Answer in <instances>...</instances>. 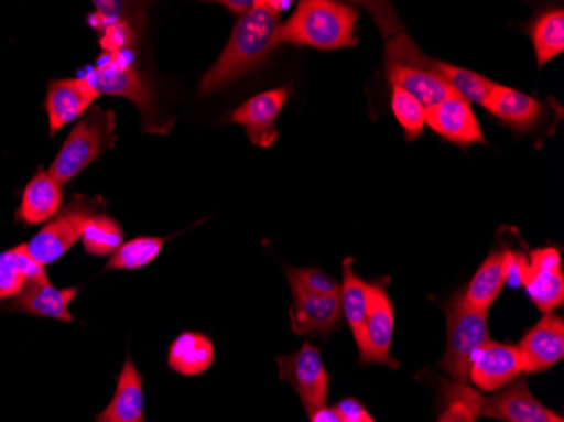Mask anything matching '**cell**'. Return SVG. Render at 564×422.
<instances>
[{"label":"cell","instance_id":"cell-1","mask_svg":"<svg viewBox=\"0 0 564 422\" xmlns=\"http://www.w3.org/2000/svg\"><path fill=\"white\" fill-rule=\"evenodd\" d=\"M369 11L386 40V73L392 87L413 95L426 109L455 94L440 75L436 62L405 33L394 11L383 4H369Z\"/></svg>","mask_w":564,"mask_h":422},{"label":"cell","instance_id":"cell-2","mask_svg":"<svg viewBox=\"0 0 564 422\" xmlns=\"http://www.w3.org/2000/svg\"><path fill=\"white\" fill-rule=\"evenodd\" d=\"M281 14L272 2H256L252 11L237 22L220 58L203 76L199 85L202 95L220 90L264 62L269 53L281 44Z\"/></svg>","mask_w":564,"mask_h":422},{"label":"cell","instance_id":"cell-3","mask_svg":"<svg viewBox=\"0 0 564 422\" xmlns=\"http://www.w3.org/2000/svg\"><path fill=\"white\" fill-rule=\"evenodd\" d=\"M354 6L332 0H303L290 21L279 31V43L335 51L357 44V22Z\"/></svg>","mask_w":564,"mask_h":422},{"label":"cell","instance_id":"cell-4","mask_svg":"<svg viewBox=\"0 0 564 422\" xmlns=\"http://www.w3.org/2000/svg\"><path fill=\"white\" fill-rule=\"evenodd\" d=\"M116 113L91 107L80 122L73 127L62 151L47 173L59 184L68 183L76 174L87 170L104 152L116 144Z\"/></svg>","mask_w":564,"mask_h":422},{"label":"cell","instance_id":"cell-5","mask_svg":"<svg viewBox=\"0 0 564 422\" xmlns=\"http://www.w3.org/2000/svg\"><path fill=\"white\" fill-rule=\"evenodd\" d=\"M446 348L440 368L453 380H468V368L475 351L489 342V311L467 306L458 293L445 304Z\"/></svg>","mask_w":564,"mask_h":422},{"label":"cell","instance_id":"cell-6","mask_svg":"<svg viewBox=\"0 0 564 422\" xmlns=\"http://www.w3.org/2000/svg\"><path fill=\"white\" fill-rule=\"evenodd\" d=\"M97 203L98 199L75 196L34 235L30 242L25 244V250L31 259L40 268H46L62 259L82 239L85 225L97 214Z\"/></svg>","mask_w":564,"mask_h":422},{"label":"cell","instance_id":"cell-7","mask_svg":"<svg viewBox=\"0 0 564 422\" xmlns=\"http://www.w3.org/2000/svg\"><path fill=\"white\" fill-rule=\"evenodd\" d=\"M107 56H109V62L101 63L85 75L91 87L98 91V95H116V97H123L132 101L141 112L145 130L166 132L158 122L160 113H158L151 90L142 80L138 69L129 62V55L120 53V55Z\"/></svg>","mask_w":564,"mask_h":422},{"label":"cell","instance_id":"cell-8","mask_svg":"<svg viewBox=\"0 0 564 422\" xmlns=\"http://www.w3.org/2000/svg\"><path fill=\"white\" fill-rule=\"evenodd\" d=\"M278 365L279 379L296 390L307 415L326 405L329 377L318 348L306 342L296 354L279 357Z\"/></svg>","mask_w":564,"mask_h":422},{"label":"cell","instance_id":"cell-9","mask_svg":"<svg viewBox=\"0 0 564 422\" xmlns=\"http://www.w3.org/2000/svg\"><path fill=\"white\" fill-rule=\"evenodd\" d=\"M522 372L524 361L519 348L489 339L471 357L468 379L477 390L496 392L514 382Z\"/></svg>","mask_w":564,"mask_h":422},{"label":"cell","instance_id":"cell-10","mask_svg":"<svg viewBox=\"0 0 564 422\" xmlns=\"http://www.w3.org/2000/svg\"><path fill=\"white\" fill-rule=\"evenodd\" d=\"M524 289L529 300L541 313H554L563 304V263L556 247H543L529 253Z\"/></svg>","mask_w":564,"mask_h":422},{"label":"cell","instance_id":"cell-11","mask_svg":"<svg viewBox=\"0 0 564 422\" xmlns=\"http://www.w3.org/2000/svg\"><path fill=\"white\" fill-rule=\"evenodd\" d=\"M394 306L388 288L382 281L367 282V342L369 357L367 365L382 364L398 368L399 361L391 357L394 339Z\"/></svg>","mask_w":564,"mask_h":422},{"label":"cell","instance_id":"cell-12","mask_svg":"<svg viewBox=\"0 0 564 422\" xmlns=\"http://www.w3.org/2000/svg\"><path fill=\"white\" fill-rule=\"evenodd\" d=\"M426 126L459 148L487 144L470 101L456 94L449 95L445 100L427 109Z\"/></svg>","mask_w":564,"mask_h":422},{"label":"cell","instance_id":"cell-13","mask_svg":"<svg viewBox=\"0 0 564 422\" xmlns=\"http://www.w3.org/2000/svg\"><path fill=\"white\" fill-rule=\"evenodd\" d=\"M481 418L502 422H564L561 415L534 398L524 379H516L492 398L485 399Z\"/></svg>","mask_w":564,"mask_h":422},{"label":"cell","instance_id":"cell-14","mask_svg":"<svg viewBox=\"0 0 564 422\" xmlns=\"http://www.w3.org/2000/svg\"><path fill=\"white\" fill-rule=\"evenodd\" d=\"M78 294V289H58L51 284L46 272L36 275L25 282L18 296L8 300L0 311H15V313L34 314L41 318L59 320V322H72L69 304Z\"/></svg>","mask_w":564,"mask_h":422},{"label":"cell","instance_id":"cell-15","mask_svg":"<svg viewBox=\"0 0 564 422\" xmlns=\"http://www.w3.org/2000/svg\"><path fill=\"white\" fill-rule=\"evenodd\" d=\"M286 100V88L262 91L240 105L239 109L234 110L227 120L242 126L253 145L271 148L279 136L275 120Z\"/></svg>","mask_w":564,"mask_h":422},{"label":"cell","instance_id":"cell-16","mask_svg":"<svg viewBox=\"0 0 564 422\" xmlns=\"http://www.w3.org/2000/svg\"><path fill=\"white\" fill-rule=\"evenodd\" d=\"M524 361L525 374L546 372L547 368L563 360L564 320L557 314H544L518 345Z\"/></svg>","mask_w":564,"mask_h":422},{"label":"cell","instance_id":"cell-17","mask_svg":"<svg viewBox=\"0 0 564 422\" xmlns=\"http://www.w3.org/2000/svg\"><path fill=\"white\" fill-rule=\"evenodd\" d=\"M100 95L85 76L51 82L46 101H44L51 136H55L66 123L85 116L94 107V101Z\"/></svg>","mask_w":564,"mask_h":422},{"label":"cell","instance_id":"cell-18","mask_svg":"<svg viewBox=\"0 0 564 422\" xmlns=\"http://www.w3.org/2000/svg\"><path fill=\"white\" fill-rule=\"evenodd\" d=\"M291 326L296 335L319 333L328 338L332 333L341 326L340 294L335 296H307V294H293L291 306Z\"/></svg>","mask_w":564,"mask_h":422},{"label":"cell","instance_id":"cell-19","mask_svg":"<svg viewBox=\"0 0 564 422\" xmlns=\"http://www.w3.org/2000/svg\"><path fill=\"white\" fill-rule=\"evenodd\" d=\"M95 422H145L142 376L132 358H127L123 364L112 402L95 418Z\"/></svg>","mask_w":564,"mask_h":422},{"label":"cell","instance_id":"cell-20","mask_svg":"<svg viewBox=\"0 0 564 422\" xmlns=\"http://www.w3.org/2000/svg\"><path fill=\"white\" fill-rule=\"evenodd\" d=\"M62 205V184L47 171L37 170L22 193L21 206L15 218L30 225L44 224L58 214Z\"/></svg>","mask_w":564,"mask_h":422},{"label":"cell","instance_id":"cell-21","mask_svg":"<svg viewBox=\"0 0 564 422\" xmlns=\"http://www.w3.org/2000/svg\"><path fill=\"white\" fill-rule=\"evenodd\" d=\"M341 313L354 333L360 351V364L367 365L369 342H367V282L354 271V259H345L344 281H341Z\"/></svg>","mask_w":564,"mask_h":422},{"label":"cell","instance_id":"cell-22","mask_svg":"<svg viewBox=\"0 0 564 422\" xmlns=\"http://www.w3.org/2000/svg\"><path fill=\"white\" fill-rule=\"evenodd\" d=\"M484 107L516 130L532 129L543 116V105L540 101L503 85H497Z\"/></svg>","mask_w":564,"mask_h":422},{"label":"cell","instance_id":"cell-23","mask_svg":"<svg viewBox=\"0 0 564 422\" xmlns=\"http://www.w3.org/2000/svg\"><path fill=\"white\" fill-rule=\"evenodd\" d=\"M503 253L506 249H496L481 263L480 269L475 272L471 281L465 288L458 289L459 300L467 306L477 310L489 311L496 303L499 294L506 285V272H503Z\"/></svg>","mask_w":564,"mask_h":422},{"label":"cell","instance_id":"cell-24","mask_svg":"<svg viewBox=\"0 0 564 422\" xmlns=\"http://www.w3.org/2000/svg\"><path fill=\"white\" fill-rule=\"evenodd\" d=\"M484 393L464 380H442L436 422H477L485 405Z\"/></svg>","mask_w":564,"mask_h":422},{"label":"cell","instance_id":"cell-25","mask_svg":"<svg viewBox=\"0 0 564 422\" xmlns=\"http://www.w3.org/2000/svg\"><path fill=\"white\" fill-rule=\"evenodd\" d=\"M215 361V347L203 333L185 332L171 343L167 365L185 377L202 376Z\"/></svg>","mask_w":564,"mask_h":422},{"label":"cell","instance_id":"cell-26","mask_svg":"<svg viewBox=\"0 0 564 422\" xmlns=\"http://www.w3.org/2000/svg\"><path fill=\"white\" fill-rule=\"evenodd\" d=\"M43 272L46 271L31 259L25 244L0 253V301L18 296L25 282Z\"/></svg>","mask_w":564,"mask_h":422},{"label":"cell","instance_id":"cell-27","mask_svg":"<svg viewBox=\"0 0 564 422\" xmlns=\"http://www.w3.org/2000/svg\"><path fill=\"white\" fill-rule=\"evenodd\" d=\"M529 36L534 44L538 65L544 66L564 51V12L563 9H551L532 21Z\"/></svg>","mask_w":564,"mask_h":422},{"label":"cell","instance_id":"cell-28","mask_svg":"<svg viewBox=\"0 0 564 422\" xmlns=\"http://www.w3.org/2000/svg\"><path fill=\"white\" fill-rule=\"evenodd\" d=\"M440 75L443 80L449 85L453 91L467 101L481 105L484 107L489 100L497 84L489 80L487 76L478 75L470 69L459 68V66L448 65V63L436 62Z\"/></svg>","mask_w":564,"mask_h":422},{"label":"cell","instance_id":"cell-29","mask_svg":"<svg viewBox=\"0 0 564 422\" xmlns=\"http://www.w3.org/2000/svg\"><path fill=\"white\" fill-rule=\"evenodd\" d=\"M166 239L161 237H138L122 244L107 262L106 271H135L145 268L160 257Z\"/></svg>","mask_w":564,"mask_h":422},{"label":"cell","instance_id":"cell-30","mask_svg":"<svg viewBox=\"0 0 564 422\" xmlns=\"http://www.w3.org/2000/svg\"><path fill=\"white\" fill-rule=\"evenodd\" d=\"M122 227L106 214H95L82 234L85 252L97 257L112 256L122 246Z\"/></svg>","mask_w":564,"mask_h":422},{"label":"cell","instance_id":"cell-31","mask_svg":"<svg viewBox=\"0 0 564 422\" xmlns=\"http://www.w3.org/2000/svg\"><path fill=\"white\" fill-rule=\"evenodd\" d=\"M391 109L409 142L416 141L423 136L427 109L417 98L402 90L401 87H392Z\"/></svg>","mask_w":564,"mask_h":422},{"label":"cell","instance_id":"cell-32","mask_svg":"<svg viewBox=\"0 0 564 422\" xmlns=\"http://www.w3.org/2000/svg\"><path fill=\"white\" fill-rule=\"evenodd\" d=\"M293 294H307V296H335L340 294L341 284L332 275L325 274L315 268H286Z\"/></svg>","mask_w":564,"mask_h":422},{"label":"cell","instance_id":"cell-33","mask_svg":"<svg viewBox=\"0 0 564 422\" xmlns=\"http://www.w3.org/2000/svg\"><path fill=\"white\" fill-rule=\"evenodd\" d=\"M132 43H134V31L122 19H113L104 30V36L100 40L101 47L106 50L107 55L127 53Z\"/></svg>","mask_w":564,"mask_h":422},{"label":"cell","instance_id":"cell-34","mask_svg":"<svg viewBox=\"0 0 564 422\" xmlns=\"http://www.w3.org/2000/svg\"><path fill=\"white\" fill-rule=\"evenodd\" d=\"M503 272H506V285L512 289H524L525 278H528V256L518 250L506 249Z\"/></svg>","mask_w":564,"mask_h":422},{"label":"cell","instance_id":"cell-35","mask_svg":"<svg viewBox=\"0 0 564 422\" xmlns=\"http://www.w3.org/2000/svg\"><path fill=\"white\" fill-rule=\"evenodd\" d=\"M335 411L340 415L341 422H364L372 418L366 405L360 404L357 399L347 398L335 405Z\"/></svg>","mask_w":564,"mask_h":422},{"label":"cell","instance_id":"cell-36","mask_svg":"<svg viewBox=\"0 0 564 422\" xmlns=\"http://www.w3.org/2000/svg\"><path fill=\"white\" fill-rule=\"evenodd\" d=\"M221 6H225V8L228 9V11L232 12L234 15H239V18H243V15L247 14V12L252 11L253 6H256V2H252V0H224V2H220Z\"/></svg>","mask_w":564,"mask_h":422},{"label":"cell","instance_id":"cell-37","mask_svg":"<svg viewBox=\"0 0 564 422\" xmlns=\"http://www.w3.org/2000/svg\"><path fill=\"white\" fill-rule=\"evenodd\" d=\"M310 422H341L340 415L335 411V408H319L318 411L310 414Z\"/></svg>","mask_w":564,"mask_h":422},{"label":"cell","instance_id":"cell-38","mask_svg":"<svg viewBox=\"0 0 564 422\" xmlns=\"http://www.w3.org/2000/svg\"><path fill=\"white\" fill-rule=\"evenodd\" d=\"M364 422H376V421H373V418H369V419H367V421H364Z\"/></svg>","mask_w":564,"mask_h":422}]
</instances>
